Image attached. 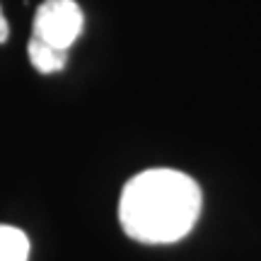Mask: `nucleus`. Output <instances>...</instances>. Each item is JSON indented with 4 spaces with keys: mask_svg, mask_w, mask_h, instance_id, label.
<instances>
[{
    "mask_svg": "<svg viewBox=\"0 0 261 261\" xmlns=\"http://www.w3.org/2000/svg\"><path fill=\"white\" fill-rule=\"evenodd\" d=\"M27 54H29V61H32V65L37 68L39 73H44V75L63 70L65 61H68V51H61V48L48 46V44H44V41H39L37 37L29 39Z\"/></svg>",
    "mask_w": 261,
    "mask_h": 261,
    "instance_id": "obj_3",
    "label": "nucleus"
},
{
    "mask_svg": "<svg viewBox=\"0 0 261 261\" xmlns=\"http://www.w3.org/2000/svg\"><path fill=\"white\" fill-rule=\"evenodd\" d=\"M8 37H10V24H8V19L0 15V44H3Z\"/></svg>",
    "mask_w": 261,
    "mask_h": 261,
    "instance_id": "obj_5",
    "label": "nucleus"
},
{
    "mask_svg": "<svg viewBox=\"0 0 261 261\" xmlns=\"http://www.w3.org/2000/svg\"><path fill=\"white\" fill-rule=\"evenodd\" d=\"M83 10L75 0H46L34 15V34L48 46L68 51L83 34Z\"/></svg>",
    "mask_w": 261,
    "mask_h": 261,
    "instance_id": "obj_2",
    "label": "nucleus"
},
{
    "mask_svg": "<svg viewBox=\"0 0 261 261\" xmlns=\"http://www.w3.org/2000/svg\"><path fill=\"white\" fill-rule=\"evenodd\" d=\"M0 261H29V237L19 227L0 225Z\"/></svg>",
    "mask_w": 261,
    "mask_h": 261,
    "instance_id": "obj_4",
    "label": "nucleus"
},
{
    "mask_svg": "<svg viewBox=\"0 0 261 261\" xmlns=\"http://www.w3.org/2000/svg\"><path fill=\"white\" fill-rule=\"evenodd\" d=\"M203 196L194 179L177 169H148L123 187L119 223L145 244H172L187 237L201 215Z\"/></svg>",
    "mask_w": 261,
    "mask_h": 261,
    "instance_id": "obj_1",
    "label": "nucleus"
}]
</instances>
